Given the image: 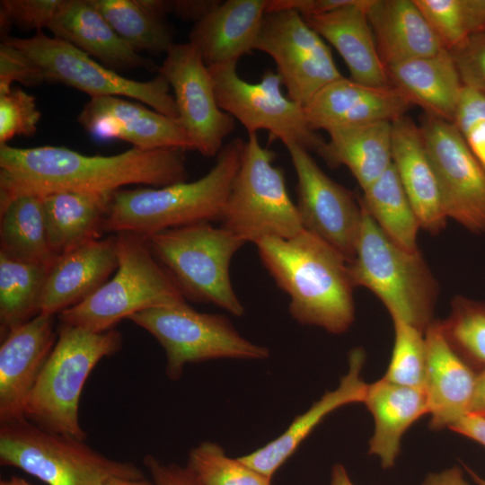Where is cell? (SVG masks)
I'll list each match as a JSON object with an SVG mask.
<instances>
[{
  "instance_id": "cell-1",
  "label": "cell",
  "mask_w": 485,
  "mask_h": 485,
  "mask_svg": "<svg viewBox=\"0 0 485 485\" xmlns=\"http://www.w3.org/2000/svg\"><path fill=\"white\" fill-rule=\"evenodd\" d=\"M185 150L131 148L114 155H85L64 146H0V208L25 195L112 193L130 184L161 188L186 181Z\"/></svg>"
},
{
  "instance_id": "cell-2",
  "label": "cell",
  "mask_w": 485,
  "mask_h": 485,
  "mask_svg": "<svg viewBox=\"0 0 485 485\" xmlns=\"http://www.w3.org/2000/svg\"><path fill=\"white\" fill-rule=\"evenodd\" d=\"M255 245L262 265L289 296L293 319L332 334L349 330L355 286L340 252L305 230L288 239L266 237Z\"/></svg>"
},
{
  "instance_id": "cell-3",
  "label": "cell",
  "mask_w": 485,
  "mask_h": 485,
  "mask_svg": "<svg viewBox=\"0 0 485 485\" xmlns=\"http://www.w3.org/2000/svg\"><path fill=\"white\" fill-rule=\"evenodd\" d=\"M244 145L240 137L225 145L215 165L197 181L114 191L104 232L148 237L168 229L220 221Z\"/></svg>"
},
{
  "instance_id": "cell-4",
  "label": "cell",
  "mask_w": 485,
  "mask_h": 485,
  "mask_svg": "<svg viewBox=\"0 0 485 485\" xmlns=\"http://www.w3.org/2000/svg\"><path fill=\"white\" fill-rule=\"evenodd\" d=\"M115 234V274L85 300L61 312V323L104 332L139 312L186 303L175 280L152 252L147 237L129 232Z\"/></svg>"
},
{
  "instance_id": "cell-5",
  "label": "cell",
  "mask_w": 485,
  "mask_h": 485,
  "mask_svg": "<svg viewBox=\"0 0 485 485\" xmlns=\"http://www.w3.org/2000/svg\"><path fill=\"white\" fill-rule=\"evenodd\" d=\"M349 272L355 287L375 294L392 321L404 322L424 333L434 321L438 284L419 251L394 243L363 207Z\"/></svg>"
},
{
  "instance_id": "cell-6",
  "label": "cell",
  "mask_w": 485,
  "mask_h": 485,
  "mask_svg": "<svg viewBox=\"0 0 485 485\" xmlns=\"http://www.w3.org/2000/svg\"><path fill=\"white\" fill-rule=\"evenodd\" d=\"M122 336L112 329L93 332L61 323L57 339L26 401L23 416L40 428L84 440L79 401L93 367L117 353Z\"/></svg>"
},
{
  "instance_id": "cell-7",
  "label": "cell",
  "mask_w": 485,
  "mask_h": 485,
  "mask_svg": "<svg viewBox=\"0 0 485 485\" xmlns=\"http://www.w3.org/2000/svg\"><path fill=\"white\" fill-rule=\"evenodd\" d=\"M147 241L185 298L234 316L244 313L230 278L231 260L245 244L242 239L222 226L199 223L156 233Z\"/></svg>"
},
{
  "instance_id": "cell-8",
  "label": "cell",
  "mask_w": 485,
  "mask_h": 485,
  "mask_svg": "<svg viewBox=\"0 0 485 485\" xmlns=\"http://www.w3.org/2000/svg\"><path fill=\"white\" fill-rule=\"evenodd\" d=\"M0 463L48 485H103L116 477L145 478L134 463L109 458L84 440L47 431L24 417L0 423Z\"/></svg>"
},
{
  "instance_id": "cell-9",
  "label": "cell",
  "mask_w": 485,
  "mask_h": 485,
  "mask_svg": "<svg viewBox=\"0 0 485 485\" xmlns=\"http://www.w3.org/2000/svg\"><path fill=\"white\" fill-rule=\"evenodd\" d=\"M276 153L248 135L241 163L221 217V226L245 243L266 237L288 239L304 227L291 200L284 172L273 165Z\"/></svg>"
},
{
  "instance_id": "cell-10",
  "label": "cell",
  "mask_w": 485,
  "mask_h": 485,
  "mask_svg": "<svg viewBox=\"0 0 485 485\" xmlns=\"http://www.w3.org/2000/svg\"><path fill=\"white\" fill-rule=\"evenodd\" d=\"M128 320L148 331L163 348L166 375L172 381L180 379L190 363L269 357L268 348L242 337L228 317L198 312L187 303L145 310Z\"/></svg>"
},
{
  "instance_id": "cell-11",
  "label": "cell",
  "mask_w": 485,
  "mask_h": 485,
  "mask_svg": "<svg viewBox=\"0 0 485 485\" xmlns=\"http://www.w3.org/2000/svg\"><path fill=\"white\" fill-rule=\"evenodd\" d=\"M36 32L31 38L8 37L2 41L28 55L41 69L46 82L66 84L88 93L91 98L130 97L178 119L174 96L170 93L171 86L160 74L147 82L128 79L70 43L49 37L41 31Z\"/></svg>"
},
{
  "instance_id": "cell-12",
  "label": "cell",
  "mask_w": 485,
  "mask_h": 485,
  "mask_svg": "<svg viewBox=\"0 0 485 485\" xmlns=\"http://www.w3.org/2000/svg\"><path fill=\"white\" fill-rule=\"evenodd\" d=\"M219 107L246 128L248 135L260 129L285 146L295 143L317 154L324 141L308 126L303 107L285 96L278 73L266 71L260 82L249 83L236 71V64L207 66Z\"/></svg>"
},
{
  "instance_id": "cell-13",
  "label": "cell",
  "mask_w": 485,
  "mask_h": 485,
  "mask_svg": "<svg viewBox=\"0 0 485 485\" xmlns=\"http://www.w3.org/2000/svg\"><path fill=\"white\" fill-rule=\"evenodd\" d=\"M254 49L272 57L287 96L303 108L343 76L323 39L293 9L265 13Z\"/></svg>"
},
{
  "instance_id": "cell-14",
  "label": "cell",
  "mask_w": 485,
  "mask_h": 485,
  "mask_svg": "<svg viewBox=\"0 0 485 485\" xmlns=\"http://www.w3.org/2000/svg\"><path fill=\"white\" fill-rule=\"evenodd\" d=\"M419 128L445 216L472 233H485L484 170L452 122L424 114Z\"/></svg>"
},
{
  "instance_id": "cell-15",
  "label": "cell",
  "mask_w": 485,
  "mask_h": 485,
  "mask_svg": "<svg viewBox=\"0 0 485 485\" xmlns=\"http://www.w3.org/2000/svg\"><path fill=\"white\" fill-rule=\"evenodd\" d=\"M158 73L174 93L178 121L202 155H217L234 129V119L218 105L214 84L200 53L190 42L174 44Z\"/></svg>"
},
{
  "instance_id": "cell-16",
  "label": "cell",
  "mask_w": 485,
  "mask_h": 485,
  "mask_svg": "<svg viewBox=\"0 0 485 485\" xmlns=\"http://www.w3.org/2000/svg\"><path fill=\"white\" fill-rule=\"evenodd\" d=\"M295 168L296 207L304 229L317 236L350 262L362 221L359 198L331 180L309 152L295 143L286 145Z\"/></svg>"
},
{
  "instance_id": "cell-17",
  "label": "cell",
  "mask_w": 485,
  "mask_h": 485,
  "mask_svg": "<svg viewBox=\"0 0 485 485\" xmlns=\"http://www.w3.org/2000/svg\"><path fill=\"white\" fill-rule=\"evenodd\" d=\"M77 121L96 139H119L141 150H194L177 119L119 96L91 98Z\"/></svg>"
},
{
  "instance_id": "cell-18",
  "label": "cell",
  "mask_w": 485,
  "mask_h": 485,
  "mask_svg": "<svg viewBox=\"0 0 485 485\" xmlns=\"http://www.w3.org/2000/svg\"><path fill=\"white\" fill-rule=\"evenodd\" d=\"M411 107L392 86H370L342 76L319 91L303 110L312 130L328 133L373 122H392Z\"/></svg>"
},
{
  "instance_id": "cell-19",
  "label": "cell",
  "mask_w": 485,
  "mask_h": 485,
  "mask_svg": "<svg viewBox=\"0 0 485 485\" xmlns=\"http://www.w3.org/2000/svg\"><path fill=\"white\" fill-rule=\"evenodd\" d=\"M54 318L40 313L2 340L0 423L24 417L26 401L57 339Z\"/></svg>"
},
{
  "instance_id": "cell-20",
  "label": "cell",
  "mask_w": 485,
  "mask_h": 485,
  "mask_svg": "<svg viewBox=\"0 0 485 485\" xmlns=\"http://www.w3.org/2000/svg\"><path fill=\"white\" fill-rule=\"evenodd\" d=\"M427 369L424 391L428 400L429 428H450L470 413L477 372L450 346L439 320L425 331Z\"/></svg>"
},
{
  "instance_id": "cell-21",
  "label": "cell",
  "mask_w": 485,
  "mask_h": 485,
  "mask_svg": "<svg viewBox=\"0 0 485 485\" xmlns=\"http://www.w3.org/2000/svg\"><path fill=\"white\" fill-rule=\"evenodd\" d=\"M118 267L116 234L62 253L50 266L40 313L58 315L99 289Z\"/></svg>"
},
{
  "instance_id": "cell-22",
  "label": "cell",
  "mask_w": 485,
  "mask_h": 485,
  "mask_svg": "<svg viewBox=\"0 0 485 485\" xmlns=\"http://www.w3.org/2000/svg\"><path fill=\"white\" fill-rule=\"evenodd\" d=\"M366 353L360 348L348 353V369L340 384L326 392L304 413L296 416L278 437L262 447L239 457L244 463L272 479L311 432L332 411L352 403H363L367 389L361 372Z\"/></svg>"
},
{
  "instance_id": "cell-23",
  "label": "cell",
  "mask_w": 485,
  "mask_h": 485,
  "mask_svg": "<svg viewBox=\"0 0 485 485\" xmlns=\"http://www.w3.org/2000/svg\"><path fill=\"white\" fill-rule=\"evenodd\" d=\"M392 165L420 228L433 234L439 233L447 217L419 125L407 115L392 121Z\"/></svg>"
},
{
  "instance_id": "cell-24",
  "label": "cell",
  "mask_w": 485,
  "mask_h": 485,
  "mask_svg": "<svg viewBox=\"0 0 485 485\" xmlns=\"http://www.w3.org/2000/svg\"><path fill=\"white\" fill-rule=\"evenodd\" d=\"M366 0H351L330 12L303 17L339 52L353 81L375 87L392 86L378 53L365 10Z\"/></svg>"
},
{
  "instance_id": "cell-25",
  "label": "cell",
  "mask_w": 485,
  "mask_h": 485,
  "mask_svg": "<svg viewBox=\"0 0 485 485\" xmlns=\"http://www.w3.org/2000/svg\"><path fill=\"white\" fill-rule=\"evenodd\" d=\"M269 0H227L196 22L190 43L207 66L235 63L255 47Z\"/></svg>"
},
{
  "instance_id": "cell-26",
  "label": "cell",
  "mask_w": 485,
  "mask_h": 485,
  "mask_svg": "<svg viewBox=\"0 0 485 485\" xmlns=\"http://www.w3.org/2000/svg\"><path fill=\"white\" fill-rule=\"evenodd\" d=\"M54 37L93 56L106 67L125 70L159 67L140 56L112 29L90 0H60L48 26Z\"/></svg>"
},
{
  "instance_id": "cell-27",
  "label": "cell",
  "mask_w": 485,
  "mask_h": 485,
  "mask_svg": "<svg viewBox=\"0 0 485 485\" xmlns=\"http://www.w3.org/2000/svg\"><path fill=\"white\" fill-rule=\"evenodd\" d=\"M365 10L385 67L445 49L414 0H366Z\"/></svg>"
},
{
  "instance_id": "cell-28",
  "label": "cell",
  "mask_w": 485,
  "mask_h": 485,
  "mask_svg": "<svg viewBox=\"0 0 485 485\" xmlns=\"http://www.w3.org/2000/svg\"><path fill=\"white\" fill-rule=\"evenodd\" d=\"M390 83L426 115L454 121L463 90L455 64L446 49L386 67Z\"/></svg>"
},
{
  "instance_id": "cell-29",
  "label": "cell",
  "mask_w": 485,
  "mask_h": 485,
  "mask_svg": "<svg viewBox=\"0 0 485 485\" xmlns=\"http://www.w3.org/2000/svg\"><path fill=\"white\" fill-rule=\"evenodd\" d=\"M363 403L375 422L368 453L379 459L383 468L391 469L395 465L405 432L428 414L425 391L382 377L368 384Z\"/></svg>"
},
{
  "instance_id": "cell-30",
  "label": "cell",
  "mask_w": 485,
  "mask_h": 485,
  "mask_svg": "<svg viewBox=\"0 0 485 485\" xmlns=\"http://www.w3.org/2000/svg\"><path fill=\"white\" fill-rule=\"evenodd\" d=\"M112 194L64 191L41 197L48 241L55 254L101 239Z\"/></svg>"
},
{
  "instance_id": "cell-31",
  "label": "cell",
  "mask_w": 485,
  "mask_h": 485,
  "mask_svg": "<svg viewBox=\"0 0 485 485\" xmlns=\"http://www.w3.org/2000/svg\"><path fill=\"white\" fill-rule=\"evenodd\" d=\"M328 134L329 141L318 155L332 169L346 166L362 190L392 165V122H373Z\"/></svg>"
},
{
  "instance_id": "cell-32",
  "label": "cell",
  "mask_w": 485,
  "mask_h": 485,
  "mask_svg": "<svg viewBox=\"0 0 485 485\" xmlns=\"http://www.w3.org/2000/svg\"><path fill=\"white\" fill-rule=\"evenodd\" d=\"M0 253L17 260L51 266V250L41 197L25 195L0 208Z\"/></svg>"
},
{
  "instance_id": "cell-33",
  "label": "cell",
  "mask_w": 485,
  "mask_h": 485,
  "mask_svg": "<svg viewBox=\"0 0 485 485\" xmlns=\"http://www.w3.org/2000/svg\"><path fill=\"white\" fill-rule=\"evenodd\" d=\"M359 200L390 240L405 250H419L420 225L393 165L363 190Z\"/></svg>"
},
{
  "instance_id": "cell-34",
  "label": "cell",
  "mask_w": 485,
  "mask_h": 485,
  "mask_svg": "<svg viewBox=\"0 0 485 485\" xmlns=\"http://www.w3.org/2000/svg\"><path fill=\"white\" fill-rule=\"evenodd\" d=\"M50 266L11 259L0 253V334L3 340L40 314Z\"/></svg>"
},
{
  "instance_id": "cell-35",
  "label": "cell",
  "mask_w": 485,
  "mask_h": 485,
  "mask_svg": "<svg viewBox=\"0 0 485 485\" xmlns=\"http://www.w3.org/2000/svg\"><path fill=\"white\" fill-rule=\"evenodd\" d=\"M117 34L137 52L165 54L174 45L173 32L162 18L140 0H90Z\"/></svg>"
},
{
  "instance_id": "cell-36",
  "label": "cell",
  "mask_w": 485,
  "mask_h": 485,
  "mask_svg": "<svg viewBox=\"0 0 485 485\" xmlns=\"http://www.w3.org/2000/svg\"><path fill=\"white\" fill-rule=\"evenodd\" d=\"M440 325L450 346L474 371L485 369V301L456 295Z\"/></svg>"
},
{
  "instance_id": "cell-37",
  "label": "cell",
  "mask_w": 485,
  "mask_h": 485,
  "mask_svg": "<svg viewBox=\"0 0 485 485\" xmlns=\"http://www.w3.org/2000/svg\"><path fill=\"white\" fill-rule=\"evenodd\" d=\"M187 468L202 485H271V479L228 456L223 447L210 441L189 453Z\"/></svg>"
},
{
  "instance_id": "cell-38",
  "label": "cell",
  "mask_w": 485,
  "mask_h": 485,
  "mask_svg": "<svg viewBox=\"0 0 485 485\" xmlns=\"http://www.w3.org/2000/svg\"><path fill=\"white\" fill-rule=\"evenodd\" d=\"M394 340L384 379L404 386L424 390L427 369L425 333L401 321L394 320Z\"/></svg>"
},
{
  "instance_id": "cell-39",
  "label": "cell",
  "mask_w": 485,
  "mask_h": 485,
  "mask_svg": "<svg viewBox=\"0 0 485 485\" xmlns=\"http://www.w3.org/2000/svg\"><path fill=\"white\" fill-rule=\"evenodd\" d=\"M443 48L451 50L469 36L463 0H414Z\"/></svg>"
},
{
  "instance_id": "cell-40",
  "label": "cell",
  "mask_w": 485,
  "mask_h": 485,
  "mask_svg": "<svg viewBox=\"0 0 485 485\" xmlns=\"http://www.w3.org/2000/svg\"><path fill=\"white\" fill-rule=\"evenodd\" d=\"M40 119L34 96L21 88L0 95V146L15 136L34 135Z\"/></svg>"
},
{
  "instance_id": "cell-41",
  "label": "cell",
  "mask_w": 485,
  "mask_h": 485,
  "mask_svg": "<svg viewBox=\"0 0 485 485\" xmlns=\"http://www.w3.org/2000/svg\"><path fill=\"white\" fill-rule=\"evenodd\" d=\"M453 124L485 172V95L464 86Z\"/></svg>"
},
{
  "instance_id": "cell-42",
  "label": "cell",
  "mask_w": 485,
  "mask_h": 485,
  "mask_svg": "<svg viewBox=\"0 0 485 485\" xmlns=\"http://www.w3.org/2000/svg\"><path fill=\"white\" fill-rule=\"evenodd\" d=\"M60 0H2L0 29L2 40L8 38L13 24L22 30L48 28Z\"/></svg>"
},
{
  "instance_id": "cell-43",
  "label": "cell",
  "mask_w": 485,
  "mask_h": 485,
  "mask_svg": "<svg viewBox=\"0 0 485 485\" xmlns=\"http://www.w3.org/2000/svg\"><path fill=\"white\" fill-rule=\"evenodd\" d=\"M449 52L463 86L485 95V31L470 34Z\"/></svg>"
},
{
  "instance_id": "cell-44",
  "label": "cell",
  "mask_w": 485,
  "mask_h": 485,
  "mask_svg": "<svg viewBox=\"0 0 485 485\" xmlns=\"http://www.w3.org/2000/svg\"><path fill=\"white\" fill-rule=\"evenodd\" d=\"M16 81L28 86L46 82L41 69L21 49L2 41L0 45V95Z\"/></svg>"
},
{
  "instance_id": "cell-45",
  "label": "cell",
  "mask_w": 485,
  "mask_h": 485,
  "mask_svg": "<svg viewBox=\"0 0 485 485\" xmlns=\"http://www.w3.org/2000/svg\"><path fill=\"white\" fill-rule=\"evenodd\" d=\"M154 485H202L187 466L164 463L153 455L144 458Z\"/></svg>"
},
{
  "instance_id": "cell-46",
  "label": "cell",
  "mask_w": 485,
  "mask_h": 485,
  "mask_svg": "<svg viewBox=\"0 0 485 485\" xmlns=\"http://www.w3.org/2000/svg\"><path fill=\"white\" fill-rule=\"evenodd\" d=\"M220 3L221 1L217 0H173L172 13L183 21H192L196 23Z\"/></svg>"
},
{
  "instance_id": "cell-47",
  "label": "cell",
  "mask_w": 485,
  "mask_h": 485,
  "mask_svg": "<svg viewBox=\"0 0 485 485\" xmlns=\"http://www.w3.org/2000/svg\"><path fill=\"white\" fill-rule=\"evenodd\" d=\"M449 429L485 448V418L469 413Z\"/></svg>"
},
{
  "instance_id": "cell-48",
  "label": "cell",
  "mask_w": 485,
  "mask_h": 485,
  "mask_svg": "<svg viewBox=\"0 0 485 485\" xmlns=\"http://www.w3.org/2000/svg\"><path fill=\"white\" fill-rule=\"evenodd\" d=\"M468 34L485 31V0H463Z\"/></svg>"
},
{
  "instance_id": "cell-49",
  "label": "cell",
  "mask_w": 485,
  "mask_h": 485,
  "mask_svg": "<svg viewBox=\"0 0 485 485\" xmlns=\"http://www.w3.org/2000/svg\"><path fill=\"white\" fill-rule=\"evenodd\" d=\"M420 485H472L464 477L461 467L453 466L438 472L429 473Z\"/></svg>"
},
{
  "instance_id": "cell-50",
  "label": "cell",
  "mask_w": 485,
  "mask_h": 485,
  "mask_svg": "<svg viewBox=\"0 0 485 485\" xmlns=\"http://www.w3.org/2000/svg\"><path fill=\"white\" fill-rule=\"evenodd\" d=\"M470 413L485 418V369L477 372Z\"/></svg>"
},
{
  "instance_id": "cell-51",
  "label": "cell",
  "mask_w": 485,
  "mask_h": 485,
  "mask_svg": "<svg viewBox=\"0 0 485 485\" xmlns=\"http://www.w3.org/2000/svg\"><path fill=\"white\" fill-rule=\"evenodd\" d=\"M330 485H355L345 466L337 463L333 465L331 472V484Z\"/></svg>"
},
{
  "instance_id": "cell-52",
  "label": "cell",
  "mask_w": 485,
  "mask_h": 485,
  "mask_svg": "<svg viewBox=\"0 0 485 485\" xmlns=\"http://www.w3.org/2000/svg\"><path fill=\"white\" fill-rule=\"evenodd\" d=\"M103 485H154L153 482L144 479H129L116 477L107 481Z\"/></svg>"
},
{
  "instance_id": "cell-53",
  "label": "cell",
  "mask_w": 485,
  "mask_h": 485,
  "mask_svg": "<svg viewBox=\"0 0 485 485\" xmlns=\"http://www.w3.org/2000/svg\"><path fill=\"white\" fill-rule=\"evenodd\" d=\"M0 485H33L29 483L24 479L13 476L9 480L1 481Z\"/></svg>"
},
{
  "instance_id": "cell-54",
  "label": "cell",
  "mask_w": 485,
  "mask_h": 485,
  "mask_svg": "<svg viewBox=\"0 0 485 485\" xmlns=\"http://www.w3.org/2000/svg\"><path fill=\"white\" fill-rule=\"evenodd\" d=\"M465 471L468 473V475L471 477L472 481L475 483V485H485V478L479 475L477 472H475L472 469L469 468L468 466H465Z\"/></svg>"
}]
</instances>
